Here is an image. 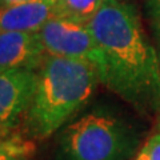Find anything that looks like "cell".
Wrapping results in <instances>:
<instances>
[{"label": "cell", "mask_w": 160, "mask_h": 160, "mask_svg": "<svg viewBox=\"0 0 160 160\" xmlns=\"http://www.w3.org/2000/svg\"><path fill=\"white\" fill-rule=\"evenodd\" d=\"M96 40L100 83L139 112L160 109V59L131 4L103 0L88 23Z\"/></svg>", "instance_id": "6da1fadb"}, {"label": "cell", "mask_w": 160, "mask_h": 160, "mask_svg": "<svg viewBox=\"0 0 160 160\" xmlns=\"http://www.w3.org/2000/svg\"><path fill=\"white\" fill-rule=\"evenodd\" d=\"M99 83L93 64L47 55L38 69L36 89L24 116L28 133L38 139L53 135L88 103Z\"/></svg>", "instance_id": "7a4b0ae2"}, {"label": "cell", "mask_w": 160, "mask_h": 160, "mask_svg": "<svg viewBox=\"0 0 160 160\" xmlns=\"http://www.w3.org/2000/svg\"><path fill=\"white\" fill-rule=\"evenodd\" d=\"M59 146L60 160H127L138 138L120 118L95 111L68 124Z\"/></svg>", "instance_id": "3957f363"}, {"label": "cell", "mask_w": 160, "mask_h": 160, "mask_svg": "<svg viewBox=\"0 0 160 160\" xmlns=\"http://www.w3.org/2000/svg\"><path fill=\"white\" fill-rule=\"evenodd\" d=\"M39 36L47 55L84 60L99 68V48L88 24L52 16L39 31Z\"/></svg>", "instance_id": "277c9868"}, {"label": "cell", "mask_w": 160, "mask_h": 160, "mask_svg": "<svg viewBox=\"0 0 160 160\" xmlns=\"http://www.w3.org/2000/svg\"><path fill=\"white\" fill-rule=\"evenodd\" d=\"M38 83V71H0V138H4L24 119Z\"/></svg>", "instance_id": "5b68a950"}, {"label": "cell", "mask_w": 160, "mask_h": 160, "mask_svg": "<svg viewBox=\"0 0 160 160\" xmlns=\"http://www.w3.org/2000/svg\"><path fill=\"white\" fill-rule=\"evenodd\" d=\"M47 52L38 32H0V71H38Z\"/></svg>", "instance_id": "8992f818"}, {"label": "cell", "mask_w": 160, "mask_h": 160, "mask_svg": "<svg viewBox=\"0 0 160 160\" xmlns=\"http://www.w3.org/2000/svg\"><path fill=\"white\" fill-rule=\"evenodd\" d=\"M55 0L0 7V32H38L53 16Z\"/></svg>", "instance_id": "52a82bcc"}, {"label": "cell", "mask_w": 160, "mask_h": 160, "mask_svg": "<svg viewBox=\"0 0 160 160\" xmlns=\"http://www.w3.org/2000/svg\"><path fill=\"white\" fill-rule=\"evenodd\" d=\"M103 0H55L53 16L88 24Z\"/></svg>", "instance_id": "ba28073f"}, {"label": "cell", "mask_w": 160, "mask_h": 160, "mask_svg": "<svg viewBox=\"0 0 160 160\" xmlns=\"http://www.w3.org/2000/svg\"><path fill=\"white\" fill-rule=\"evenodd\" d=\"M132 160H160V133L149 138Z\"/></svg>", "instance_id": "9c48e42d"}, {"label": "cell", "mask_w": 160, "mask_h": 160, "mask_svg": "<svg viewBox=\"0 0 160 160\" xmlns=\"http://www.w3.org/2000/svg\"><path fill=\"white\" fill-rule=\"evenodd\" d=\"M22 152L23 149L11 142L0 144V160H22Z\"/></svg>", "instance_id": "30bf717a"}, {"label": "cell", "mask_w": 160, "mask_h": 160, "mask_svg": "<svg viewBox=\"0 0 160 160\" xmlns=\"http://www.w3.org/2000/svg\"><path fill=\"white\" fill-rule=\"evenodd\" d=\"M146 8H147L148 16L152 20V23L160 22V0H147Z\"/></svg>", "instance_id": "8fae6325"}, {"label": "cell", "mask_w": 160, "mask_h": 160, "mask_svg": "<svg viewBox=\"0 0 160 160\" xmlns=\"http://www.w3.org/2000/svg\"><path fill=\"white\" fill-rule=\"evenodd\" d=\"M28 2H33V0H0V7L13 6V4H22V3H28Z\"/></svg>", "instance_id": "7c38bea8"}, {"label": "cell", "mask_w": 160, "mask_h": 160, "mask_svg": "<svg viewBox=\"0 0 160 160\" xmlns=\"http://www.w3.org/2000/svg\"><path fill=\"white\" fill-rule=\"evenodd\" d=\"M152 26H153V31H155V33H156V36H158L159 43H160V22L152 23Z\"/></svg>", "instance_id": "4fadbf2b"}, {"label": "cell", "mask_w": 160, "mask_h": 160, "mask_svg": "<svg viewBox=\"0 0 160 160\" xmlns=\"http://www.w3.org/2000/svg\"><path fill=\"white\" fill-rule=\"evenodd\" d=\"M159 59H160V55H159Z\"/></svg>", "instance_id": "5bb4252c"}]
</instances>
